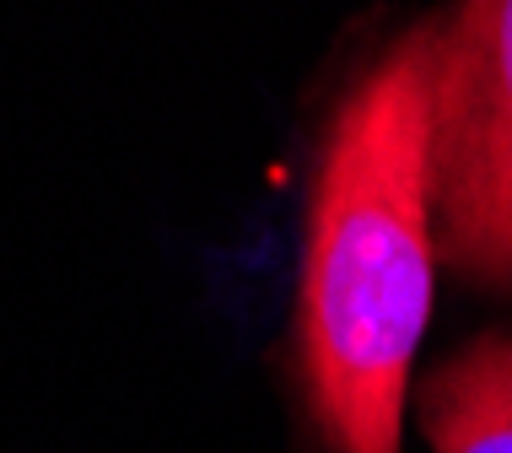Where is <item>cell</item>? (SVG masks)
I'll return each instance as SVG.
<instances>
[{
  "mask_svg": "<svg viewBox=\"0 0 512 453\" xmlns=\"http://www.w3.org/2000/svg\"><path fill=\"white\" fill-rule=\"evenodd\" d=\"M432 54L399 38L329 130L302 281V378L335 453H399L405 383L432 308Z\"/></svg>",
  "mask_w": 512,
  "mask_h": 453,
  "instance_id": "cell-1",
  "label": "cell"
},
{
  "mask_svg": "<svg viewBox=\"0 0 512 453\" xmlns=\"http://www.w3.org/2000/svg\"><path fill=\"white\" fill-rule=\"evenodd\" d=\"M432 178L448 259L512 281V0L464 6L437 33Z\"/></svg>",
  "mask_w": 512,
  "mask_h": 453,
  "instance_id": "cell-2",
  "label": "cell"
},
{
  "mask_svg": "<svg viewBox=\"0 0 512 453\" xmlns=\"http://www.w3.org/2000/svg\"><path fill=\"white\" fill-rule=\"evenodd\" d=\"M426 427L437 453H512V335L480 340L442 367Z\"/></svg>",
  "mask_w": 512,
  "mask_h": 453,
  "instance_id": "cell-3",
  "label": "cell"
}]
</instances>
